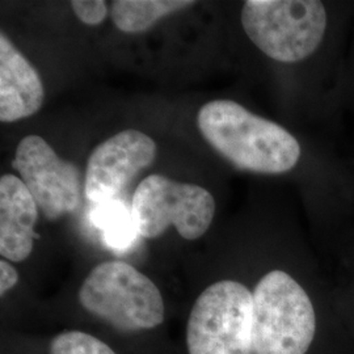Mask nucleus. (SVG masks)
<instances>
[{
  "instance_id": "nucleus-1",
  "label": "nucleus",
  "mask_w": 354,
  "mask_h": 354,
  "mask_svg": "<svg viewBox=\"0 0 354 354\" xmlns=\"http://www.w3.org/2000/svg\"><path fill=\"white\" fill-rule=\"evenodd\" d=\"M197 127L215 151L241 169L279 175L301 158V146L286 129L232 100L205 104Z\"/></svg>"
},
{
  "instance_id": "nucleus-7",
  "label": "nucleus",
  "mask_w": 354,
  "mask_h": 354,
  "mask_svg": "<svg viewBox=\"0 0 354 354\" xmlns=\"http://www.w3.org/2000/svg\"><path fill=\"white\" fill-rule=\"evenodd\" d=\"M12 165L48 219L74 213L80 206L84 185L80 168L61 159L39 136L21 140Z\"/></svg>"
},
{
  "instance_id": "nucleus-14",
  "label": "nucleus",
  "mask_w": 354,
  "mask_h": 354,
  "mask_svg": "<svg viewBox=\"0 0 354 354\" xmlns=\"http://www.w3.org/2000/svg\"><path fill=\"white\" fill-rule=\"evenodd\" d=\"M70 6L79 20L87 26H99L108 16V6L102 0H73Z\"/></svg>"
},
{
  "instance_id": "nucleus-9",
  "label": "nucleus",
  "mask_w": 354,
  "mask_h": 354,
  "mask_svg": "<svg viewBox=\"0 0 354 354\" xmlns=\"http://www.w3.org/2000/svg\"><path fill=\"white\" fill-rule=\"evenodd\" d=\"M45 89L37 70L4 33L0 35V121L15 122L37 113Z\"/></svg>"
},
{
  "instance_id": "nucleus-4",
  "label": "nucleus",
  "mask_w": 354,
  "mask_h": 354,
  "mask_svg": "<svg viewBox=\"0 0 354 354\" xmlns=\"http://www.w3.org/2000/svg\"><path fill=\"white\" fill-rule=\"evenodd\" d=\"M245 35L269 58L295 64L323 41L327 12L317 0H248L243 6Z\"/></svg>"
},
{
  "instance_id": "nucleus-12",
  "label": "nucleus",
  "mask_w": 354,
  "mask_h": 354,
  "mask_svg": "<svg viewBox=\"0 0 354 354\" xmlns=\"http://www.w3.org/2000/svg\"><path fill=\"white\" fill-rule=\"evenodd\" d=\"M91 218L95 226L102 230L105 243L117 251L130 248L140 236L131 207L121 203V200L96 205Z\"/></svg>"
},
{
  "instance_id": "nucleus-11",
  "label": "nucleus",
  "mask_w": 354,
  "mask_h": 354,
  "mask_svg": "<svg viewBox=\"0 0 354 354\" xmlns=\"http://www.w3.org/2000/svg\"><path fill=\"white\" fill-rule=\"evenodd\" d=\"M196 4L192 0H114L111 16L114 26L125 33H140L169 13Z\"/></svg>"
},
{
  "instance_id": "nucleus-5",
  "label": "nucleus",
  "mask_w": 354,
  "mask_h": 354,
  "mask_svg": "<svg viewBox=\"0 0 354 354\" xmlns=\"http://www.w3.org/2000/svg\"><path fill=\"white\" fill-rule=\"evenodd\" d=\"M253 294L236 281L206 288L187 324L189 354L252 353Z\"/></svg>"
},
{
  "instance_id": "nucleus-2",
  "label": "nucleus",
  "mask_w": 354,
  "mask_h": 354,
  "mask_svg": "<svg viewBox=\"0 0 354 354\" xmlns=\"http://www.w3.org/2000/svg\"><path fill=\"white\" fill-rule=\"evenodd\" d=\"M317 317L304 288L282 270H272L253 292L252 353L306 354Z\"/></svg>"
},
{
  "instance_id": "nucleus-10",
  "label": "nucleus",
  "mask_w": 354,
  "mask_h": 354,
  "mask_svg": "<svg viewBox=\"0 0 354 354\" xmlns=\"http://www.w3.org/2000/svg\"><path fill=\"white\" fill-rule=\"evenodd\" d=\"M37 203L20 177L0 178V254L13 263L26 260L38 234Z\"/></svg>"
},
{
  "instance_id": "nucleus-3",
  "label": "nucleus",
  "mask_w": 354,
  "mask_h": 354,
  "mask_svg": "<svg viewBox=\"0 0 354 354\" xmlns=\"http://www.w3.org/2000/svg\"><path fill=\"white\" fill-rule=\"evenodd\" d=\"M77 298L89 314L120 330L152 329L165 320V302L156 285L124 261L96 266L80 286Z\"/></svg>"
},
{
  "instance_id": "nucleus-13",
  "label": "nucleus",
  "mask_w": 354,
  "mask_h": 354,
  "mask_svg": "<svg viewBox=\"0 0 354 354\" xmlns=\"http://www.w3.org/2000/svg\"><path fill=\"white\" fill-rule=\"evenodd\" d=\"M50 354H115L102 340L80 330H67L50 342Z\"/></svg>"
},
{
  "instance_id": "nucleus-6",
  "label": "nucleus",
  "mask_w": 354,
  "mask_h": 354,
  "mask_svg": "<svg viewBox=\"0 0 354 354\" xmlns=\"http://www.w3.org/2000/svg\"><path fill=\"white\" fill-rule=\"evenodd\" d=\"M130 207L140 236L155 239L175 226L181 238L196 241L213 222L215 201L200 185L150 175L137 187Z\"/></svg>"
},
{
  "instance_id": "nucleus-15",
  "label": "nucleus",
  "mask_w": 354,
  "mask_h": 354,
  "mask_svg": "<svg viewBox=\"0 0 354 354\" xmlns=\"http://www.w3.org/2000/svg\"><path fill=\"white\" fill-rule=\"evenodd\" d=\"M19 281V274L16 269L6 260L0 261V294L4 295L8 290H11L13 286Z\"/></svg>"
},
{
  "instance_id": "nucleus-8",
  "label": "nucleus",
  "mask_w": 354,
  "mask_h": 354,
  "mask_svg": "<svg viewBox=\"0 0 354 354\" xmlns=\"http://www.w3.org/2000/svg\"><path fill=\"white\" fill-rule=\"evenodd\" d=\"M155 142L140 130H124L91 152L84 176V193L91 203L120 200L130 181L153 163Z\"/></svg>"
}]
</instances>
